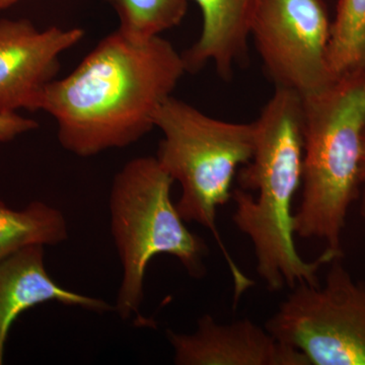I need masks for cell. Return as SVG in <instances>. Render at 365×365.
Here are the masks:
<instances>
[{
    "label": "cell",
    "mask_w": 365,
    "mask_h": 365,
    "mask_svg": "<svg viewBox=\"0 0 365 365\" xmlns=\"http://www.w3.org/2000/svg\"><path fill=\"white\" fill-rule=\"evenodd\" d=\"M187 68L162 36L134 42L116 30L66 78L46 88L41 110L57 125L64 150L91 158L140 140Z\"/></svg>",
    "instance_id": "1"
},
{
    "label": "cell",
    "mask_w": 365,
    "mask_h": 365,
    "mask_svg": "<svg viewBox=\"0 0 365 365\" xmlns=\"http://www.w3.org/2000/svg\"><path fill=\"white\" fill-rule=\"evenodd\" d=\"M255 123L253 157L232 191L235 225L251 240L257 273L272 292L319 284L322 266L341 258L325 250L317 260L300 257L292 204L304 175V98L276 86Z\"/></svg>",
    "instance_id": "2"
},
{
    "label": "cell",
    "mask_w": 365,
    "mask_h": 365,
    "mask_svg": "<svg viewBox=\"0 0 365 365\" xmlns=\"http://www.w3.org/2000/svg\"><path fill=\"white\" fill-rule=\"evenodd\" d=\"M365 136V69L304 98V175L294 232L343 257L342 234L359 197Z\"/></svg>",
    "instance_id": "3"
},
{
    "label": "cell",
    "mask_w": 365,
    "mask_h": 365,
    "mask_svg": "<svg viewBox=\"0 0 365 365\" xmlns=\"http://www.w3.org/2000/svg\"><path fill=\"white\" fill-rule=\"evenodd\" d=\"M155 126L163 133L155 158L181 185L178 211L185 222L198 223L212 232L232 275L237 302L254 282L225 248L216 215L232 199L237 170L253 157L255 123L216 119L172 96L158 109Z\"/></svg>",
    "instance_id": "4"
},
{
    "label": "cell",
    "mask_w": 365,
    "mask_h": 365,
    "mask_svg": "<svg viewBox=\"0 0 365 365\" xmlns=\"http://www.w3.org/2000/svg\"><path fill=\"white\" fill-rule=\"evenodd\" d=\"M174 182L155 157L132 158L113 180L111 232L123 268L115 312L123 321L140 317L146 269L158 255L177 258L192 277L206 273L207 246L173 203Z\"/></svg>",
    "instance_id": "5"
},
{
    "label": "cell",
    "mask_w": 365,
    "mask_h": 365,
    "mask_svg": "<svg viewBox=\"0 0 365 365\" xmlns=\"http://www.w3.org/2000/svg\"><path fill=\"white\" fill-rule=\"evenodd\" d=\"M330 264L325 284L297 285L266 329L311 365H365V282Z\"/></svg>",
    "instance_id": "6"
},
{
    "label": "cell",
    "mask_w": 365,
    "mask_h": 365,
    "mask_svg": "<svg viewBox=\"0 0 365 365\" xmlns=\"http://www.w3.org/2000/svg\"><path fill=\"white\" fill-rule=\"evenodd\" d=\"M331 25L322 0H261L251 37L276 86L304 98L332 85Z\"/></svg>",
    "instance_id": "7"
},
{
    "label": "cell",
    "mask_w": 365,
    "mask_h": 365,
    "mask_svg": "<svg viewBox=\"0 0 365 365\" xmlns=\"http://www.w3.org/2000/svg\"><path fill=\"white\" fill-rule=\"evenodd\" d=\"M85 36L81 28L39 30L26 19L0 20V115L41 110L60 58Z\"/></svg>",
    "instance_id": "8"
},
{
    "label": "cell",
    "mask_w": 365,
    "mask_h": 365,
    "mask_svg": "<svg viewBox=\"0 0 365 365\" xmlns=\"http://www.w3.org/2000/svg\"><path fill=\"white\" fill-rule=\"evenodd\" d=\"M177 365H311L307 357L248 319L217 323L198 319L195 332L167 330Z\"/></svg>",
    "instance_id": "9"
},
{
    "label": "cell",
    "mask_w": 365,
    "mask_h": 365,
    "mask_svg": "<svg viewBox=\"0 0 365 365\" xmlns=\"http://www.w3.org/2000/svg\"><path fill=\"white\" fill-rule=\"evenodd\" d=\"M57 302L93 313L115 312L109 302L76 294L57 284L44 265V246L34 245L0 262V364L9 330L26 309Z\"/></svg>",
    "instance_id": "10"
},
{
    "label": "cell",
    "mask_w": 365,
    "mask_h": 365,
    "mask_svg": "<svg viewBox=\"0 0 365 365\" xmlns=\"http://www.w3.org/2000/svg\"><path fill=\"white\" fill-rule=\"evenodd\" d=\"M202 14L196 43L182 53L187 71L211 62L222 78L232 76L235 64L248 50L252 28L261 0H195Z\"/></svg>",
    "instance_id": "11"
},
{
    "label": "cell",
    "mask_w": 365,
    "mask_h": 365,
    "mask_svg": "<svg viewBox=\"0 0 365 365\" xmlns=\"http://www.w3.org/2000/svg\"><path fill=\"white\" fill-rule=\"evenodd\" d=\"M67 239L66 216L59 209L35 201L16 211L0 201V262L26 247L55 246Z\"/></svg>",
    "instance_id": "12"
},
{
    "label": "cell",
    "mask_w": 365,
    "mask_h": 365,
    "mask_svg": "<svg viewBox=\"0 0 365 365\" xmlns=\"http://www.w3.org/2000/svg\"><path fill=\"white\" fill-rule=\"evenodd\" d=\"M116 11L117 30L134 42L160 37L176 28L188 11L189 0H106Z\"/></svg>",
    "instance_id": "13"
},
{
    "label": "cell",
    "mask_w": 365,
    "mask_h": 365,
    "mask_svg": "<svg viewBox=\"0 0 365 365\" xmlns=\"http://www.w3.org/2000/svg\"><path fill=\"white\" fill-rule=\"evenodd\" d=\"M329 66L336 79L365 69V0H339L331 25Z\"/></svg>",
    "instance_id": "14"
},
{
    "label": "cell",
    "mask_w": 365,
    "mask_h": 365,
    "mask_svg": "<svg viewBox=\"0 0 365 365\" xmlns=\"http://www.w3.org/2000/svg\"><path fill=\"white\" fill-rule=\"evenodd\" d=\"M37 127V122L21 117L18 113L0 115V143L13 140L16 136Z\"/></svg>",
    "instance_id": "15"
},
{
    "label": "cell",
    "mask_w": 365,
    "mask_h": 365,
    "mask_svg": "<svg viewBox=\"0 0 365 365\" xmlns=\"http://www.w3.org/2000/svg\"><path fill=\"white\" fill-rule=\"evenodd\" d=\"M21 1H24V0H0V13L11 9L14 4H19Z\"/></svg>",
    "instance_id": "16"
},
{
    "label": "cell",
    "mask_w": 365,
    "mask_h": 365,
    "mask_svg": "<svg viewBox=\"0 0 365 365\" xmlns=\"http://www.w3.org/2000/svg\"><path fill=\"white\" fill-rule=\"evenodd\" d=\"M360 180L361 184H365V136L364 140V151H362L361 167H360Z\"/></svg>",
    "instance_id": "17"
},
{
    "label": "cell",
    "mask_w": 365,
    "mask_h": 365,
    "mask_svg": "<svg viewBox=\"0 0 365 365\" xmlns=\"http://www.w3.org/2000/svg\"><path fill=\"white\" fill-rule=\"evenodd\" d=\"M360 215H361L365 222V184L364 191H362L361 204H360Z\"/></svg>",
    "instance_id": "18"
}]
</instances>
